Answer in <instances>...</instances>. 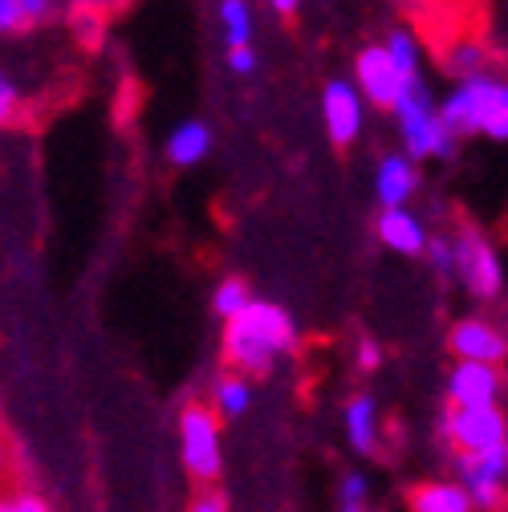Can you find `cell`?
<instances>
[{"mask_svg":"<svg viewBox=\"0 0 508 512\" xmlns=\"http://www.w3.org/2000/svg\"><path fill=\"white\" fill-rule=\"evenodd\" d=\"M504 370L500 366H484V362H456L443 382V395L448 407H500L504 395Z\"/></svg>","mask_w":508,"mask_h":512,"instance_id":"8fae6325","label":"cell"},{"mask_svg":"<svg viewBox=\"0 0 508 512\" xmlns=\"http://www.w3.org/2000/svg\"><path fill=\"white\" fill-rule=\"evenodd\" d=\"M443 122L456 131V139H488L508 143V78L488 70L472 82H456L439 98Z\"/></svg>","mask_w":508,"mask_h":512,"instance_id":"7a4b0ae2","label":"cell"},{"mask_svg":"<svg viewBox=\"0 0 508 512\" xmlns=\"http://www.w3.org/2000/svg\"><path fill=\"white\" fill-rule=\"evenodd\" d=\"M504 456H508V443H504Z\"/></svg>","mask_w":508,"mask_h":512,"instance_id":"1f68e13d","label":"cell"},{"mask_svg":"<svg viewBox=\"0 0 508 512\" xmlns=\"http://www.w3.org/2000/svg\"><path fill=\"white\" fill-rule=\"evenodd\" d=\"M338 512H374L370 508V480L362 472H346L338 480Z\"/></svg>","mask_w":508,"mask_h":512,"instance_id":"cb8c5ba5","label":"cell"},{"mask_svg":"<svg viewBox=\"0 0 508 512\" xmlns=\"http://www.w3.org/2000/svg\"><path fill=\"white\" fill-rule=\"evenodd\" d=\"M61 0H0V33L17 37L29 29H41L57 17Z\"/></svg>","mask_w":508,"mask_h":512,"instance_id":"ac0fdd59","label":"cell"},{"mask_svg":"<svg viewBox=\"0 0 508 512\" xmlns=\"http://www.w3.org/2000/svg\"><path fill=\"white\" fill-rule=\"evenodd\" d=\"M407 512H476L460 480H423L407 488Z\"/></svg>","mask_w":508,"mask_h":512,"instance_id":"9a60e30c","label":"cell"},{"mask_svg":"<svg viewBox=\"0 0 508 512\" xmlns=\"http://www.w3.org/2000/svg\"><path fill=\"white\" fill-rule=\"evenodd\" d=\"M500 326H504V334H508V309H504V322H500Z\"/></svg>","mask_w":508,"mask_h":512,"instance_id":"4dcf8cb0","label":"cell"},{"mask_svg":"<svg viewBox=\"0 0 508 512\" xmlns=\"http://www.w3.org/2000/svg\"><path fill=\"white\" fill-rule=\"evenodd\" d=\"M297 346V322L293 313L277 301L257 297L240 317L224 322V338H220V354L228 362V370L236 374H269L277 366V358L293 354Z\"/></svg>","mask_w":508,"mask_h":512,"instance_id":"6da1fadb","label":"cell"},{"mask_svg":"<svg viewBox=\"0 0 508 512\" xmlns=\"http://www.w3.org/2000/svg\"><path fill=\"white\" fill-rule=\"evenodd\" d=\"M350 78H354V86L362 90V98L374 106V110H395L399 106V98L415 86L403 70H399V61L391 57V49L383 45V41H370V45H362L358 53H354V66H350ZM423 82V78H419Z\"/></svg>","mask_w":508,"mask_h":512,"instance_id":"8992f818","label":"cell"},{"mask_svg":"<svg viewBox=\"0 0 508 512\" xmlns=\"http://www.w3.org/2000/svg\"><path fill=\"white\" fill-rule=\"evenodd\" d=\"M269 9H273L277 17H293V13L301 9V0H269Z\"/></svg>","mask_w":508,"mask_h":512,"instance_id":"f546056e","label":"cell"},{"mask_svg":"<svg viewBox=\"0 0 508 512\" xmlns=\"http://www.w3.org/2000/svg\"><path fill=\"white\" fill-rule=\"evenodd\" d=\"M366 98L354 86V78H330L322 86V122L334 147H350L358 143V135L366 131Z\"/></svg>","mask_w":508,"mask_h":512,"instance_id":"9c48e42d","label":"cell"},{"mask_svg":"<svg viewBox=\"0 0 508 512\" xmlns=\"http://www.w3.org/2000/svg\"><path fill=\"white\" fill-rule=\"evenodd\" d=\"M423 261L431 265V273L439 281H456V240H452V232H435L427 252H423Z\"/></svg>","mask_w":508,"mask_h":512,"instance_id":"603a6c76","label":"cell"},{"mask_svg":"<svg viewBox=\"0 0 508 512\" xmlns=\"http://www.w3.org/2000/svg\"><path fill=\"white\" fill-rule=\"evenodd\" d=\"M342 423H346V439H350V447L358 456H374L378 452V399L374 395H354L350 403H346V411H342Z\"/></svg>","mask_w":508,"mask_h":512,"instance_id":"e0dca14e","label":"cell"},{"mask_svg":"<svg viewBox=\"0 0 508 512\" xmlns=\"http://www.w3.org/2000/svg\"><path fill=\"white\" fill-rule=\"evenodd\" d=\"M374 236H378V244L399 256H423L435 232L427 228V220L415 208H378Z\"/></svg>","mask_w":508,"mask_h":512,"instance_id":"4fadbf2b","label":"cell"},{"mask_svg":"<svg viewBox=\"0 0 508 512\" xmlns=\"http://www.w3.org/2000/svg\"><path fill=\"white\" fill-rule=\"evenodd\" d=\"M448 354L456 362H484V366H500L508 358V334L504 326H496L492 317L472 313L460 317L448 330Z\"/></svg>","mask_w":508,"mask_h":512,"instance_id":"30bf717a","label":"cell"},{"mask_svg":"<svg viewBox=\"0 0 508 512\" xmlns=\"http://www.w3.org/2000/svg\"><path fill=\"white\" fill-rule=\"evenodd\" d=\"M419 187H423V171L411 155L387 151L374 163V200H378V208H411Z\"/></svg>","mask_w":508,"mask_h":512,"instance_id":"7c38bea8","label":"cell"},{"mask_svg":"<svg viewBox=\"0 0 508 512\" xmlns=\"http://www.w3.org/2000/svg\"><path fill=\"white\" fill-rule=\"evenodd\" d=\"M0 512H49V504L41 496H33V492H21V496H9Z\"/></svg>","mask_w":508,"mask_h":512,"instance_id":"83f0119b","label":"cell"},{"mask_svg":"<svg viewBox=\"0 0 508 512\" xmlns=\"http://www.w3.org/2000/svg\"><path fill=\"white\" fill-rule=\"evenodd\" d=\"M456 480L472 496L476 512H504L508 508V456L480 452V456H456Z\"/></svg>","mask_w":508,"mask_h":512,"instance_id":"ba28073f","label":"cell"},{"mask_svg":"<svg viewBox=\"0 0 508 512\" xmlns=\"http://www.w3.org/2000/svg\"><path fill=\"white\" fill-rule=\"evenodd\" d=\"M383 45L391 49V57L399 61V70L411 78V82H419L423 78V41H419V33L415 29H391L387 37H383Z\"/></svg>","mask_w":508,"mask_h":512,"instance_id":"7402d4cb","label":"cell"},{"mask_svg":"<svg viewBox=\"0 0 508 512\" xmlns=\"http://www.w3.org/2000/svg\"><path fill=\"white\" fill-rule=\"evenodd\" d=\"M179 456L183 468L200 488H212L224 472V447H220V415L208 403H187L179 411Z\"/></svg>","mask_w":508,"mask_h":512,"instance_id":"5b68a950","label":"cell"},{"mask_svg":"<svg viewBox=\"0 0 508 512\" xmlns=\"http://www.w3.org/2000/svg\"><path fill=\"white\" fill-rule=\"evenodd\" d=\"M224 66L236 74V78H252L261 66V53L257 45H244V49H224Z\"/></svg>","mask_w":508,"mask_h":512,"instance_id":"d4e9b609","label":"cell"},{"mask_svg":"<svg viewBox=\"0 0 508 512\" xmlns=\"http://www.w3.org/2000/svg\"><path fill=\"white\" fill-rule=\"evenodd\" d=\"M163 155L171 167H200L212 155V126L204 118H183L171 126L163 143Z\"/></svg>","mask_w":508,"mask_h":512,"instance_id":"5bb4252c","label":"cell"},{"mask_svg":"<svg viewBox=\"0 0 508 512\" xmlns=\"http://www.w3.org/2000/svg\"><path fill=\"white\" fill-rule=\"evenodd\" d=\"M216 25L228 49H244L252 45V29H257V17H252L248 0H220L216 5Z\"/></svg>","mask_w":508,"mask_h":512,"instance_id":"ffe728a7","label":"cell"},{"mask_svg":"<svg viewBox=\"0 0 508 512\" xmlns=\"http://www.w3.org/2000/svg\"><path fill=\"white\" fill-rule=\"evenodd\" d=\"M452 240H456V285L484 305L500 301L504 297V265H500L496 244L484 236V228L460 220Z\"/></svg>","mask_w":508,"mask_h":512,"instance_id":"277c9868","label":"cell"},{"mask_svg":"<svg viewBox=\"0 0 508 512\" xmlns=\"http://www.w3.org/2000/svg\"><path fill=\"white\" fill-rule=\"evenodd\" d=\"M187 512H228V504H224V496H220V492L204 488V492L192 500V508H187Z\"/></svg>","mask_w":508,"mask_h":512,"instance_id":"f1b7e54d","label":"cell"},{"mask_svg":"<svg viewBox=\"0 0 508 512\" xmlns=\"http://www.w3.org/2000/svg\"><path fill=\"white\" fill-rule=\"evenodd\" d=\"M439 427H443V439L456 447V456L500 452L508 443V415L500 407H448Z\"/></svg>","mask_w":508,"mask_h":512,"instance_id":"52a82bcc","label":"cell"},{"mask_svg":"<svg viewBox=\"0 0 508 512\" xmlns=\"http://www.w3.org/2000/svg\"><path fill=\"white\" fill-rule=\"evenodd\" d=\"M248 407H252V382L244 374H236V370L216 374V382H212V411L220 419H240Z\"/></svg>","mask_w":508,"mask_h":512,"instance_id":"d6986e66","label":"cell"},{"mask_svg":"<svg viewBox=\"0 0 508 512\" xmlns=\"http://www.w3.org/2000/svg\"><path fill=\"white\" fill-rule=\"evenodd\" d=\"M439 66H443V74H448L452 86H456V82H472V78L488 74L492 70V53H488V45L480 37H456L448 49H443Z\"/></svg>","mask_w":508,"mask_h":512,"instance_id":"2e32d148","label":"cell"},{"mask_svg":"<svg viewBox=\"0 0 508 512\" xmlns=\"http://www.w3.org/2000/svg\"><path fill=\"white\" fill-rule=\"evenodd\" d=\"M17 106H21L17 82H13V74H5V78H0V118H5V126H13V118H17Z\"/></svg>","mask_w":508,"mask_h":512,"instance_id":"484cf974","label":"cell"},{"mask_svg":"<svg viewBox=\"0 0 508 512\" xmlns=\"http://www.w3.org/2000/svg\"><path fill=\"white\" fill-rule=\"evenodd\" d=\"M391 118H395L403 155H411L415 163H427V159H456L460 139H456L452 126L443 122L439 98L431 94L427 78L415 82V86L399 98V106L391 110Z\"/></svg>","mask_w":508,"mask_h":512,"instance_id":"3957f363","label":"cell"},{"mask_svg":"<svg viewBox=\"0 0 508 512\" xmlns=\"http://www.w3.org/2000/svg\"><path fill=\"white\" fill-rule=\"evenodd\" d=\"M354 358H358V370H362V374H370V370H378V362H383V346H378L374 338H358Z\"/></svg>","mask_w":508,"mask_h":512,"instance_id":"4316f807","label":"cell"},{"mask_svg":"<svg viewBox=\"0 0 508 512\" xmlns=\"http://www.w3.org/2000/svg\"><path fill=\"white\" fill-rule=\"evenodd\" d=\"M252 301H257V297H252L248 281H244V277H236V273L220 277V281H216V289H212V313H216V317H224V322L240 317Z\"/></svg>","mask_w":508,"mask_h":512,"instance_id":"44dd1931","label":"cell"}]
</instances>
